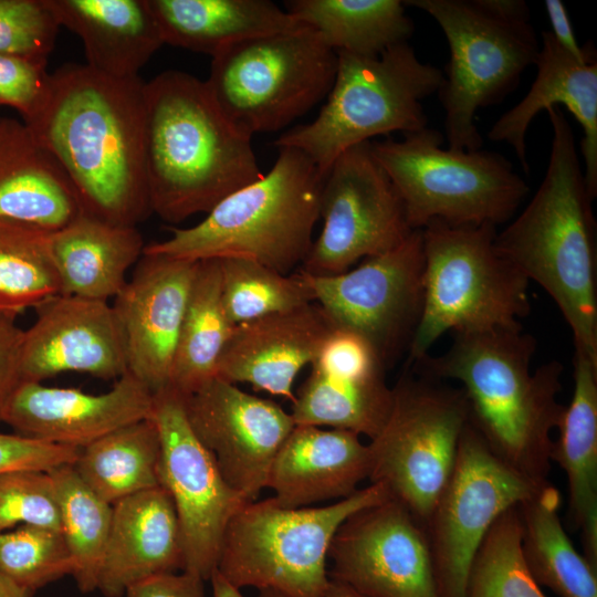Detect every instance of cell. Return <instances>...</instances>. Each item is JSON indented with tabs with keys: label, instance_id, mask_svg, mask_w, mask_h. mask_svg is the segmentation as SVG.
<instances>
[{
	"label": "cell",
	"instance_id": "836d02e7",
	"mask_svg": "<svg viewBox=\"0 0 597 597\" xmlns=\"http://www.w3.org/2000/svg\"><path fill=\"white\" fill-rule=\"evenodd\" d=\"M234 325L223 307L217 259L197 262L178 335L169 387L184 398L217 377Z\"/></svg>",
	"mask_w": 597,
	"mask_h": 597
},
{
	"label": "cell",
	"instance_id": "277c9868",
	"mask_svg": "<svg viewBox=\"0 0 597 597\" xmlns=\"http://www.w3.org/2000/svg\"><path fill=\"white\" fill-rule=\"evenodd\" d=\"M205 81L176 70L144 84V164L151 212L177 224L262 176L251 143Z\"/></svg>",
	"mask_w": 597,
	"mask_h": 597
},
{
	"label": "cell",
	"instance_id": "4316f807",
	"mask_svg": "<svg viewBox=\"0 0 597 597\" xmlns=\"http://www.w3.org/2000/svg\"><path fill=\"white\" fill-rule=\"evenodd\" d=\"M81 212L64 172L25 124L0 117V220L52 232Z\"/></svg>",
	"mask_w": 597,
	"mask_h": 597
},
{
	"label": "cell",
	"instance_id": "ee69618b",
	"mask_svg": "<svg viewBox=\"0 0 597 597\" xmlns=\"http://www.w3.org/2000/svg\"><path fill=\"white\" fill-rule=\"evenodd\" d=\"M80 450L19 433H0V474L18 470L50 471L73 464Z\"/></svg>",
	"mask_w": 597,
	"mask_h": 597
},
{
	"label": "cell",
	"instance_id": "8d00e7d4",
	"mask_svg": "<svg viewBox=\"0 0 597 597\" xmlns=\"http://www.w3.org/2000/svg\"><path fill=\"white\" fill-rule=\"evenodd\" d=\"M60 292L50 232L0 220V313L17 317Z\"/></svg>",
	"mask_w": 597,
	"mask_h": 597
},
{
	"label": "cell",
	"instance_id": "52a82bcc",
	"mask_svg": "<svg viewBox=\"0 0 597 597\" xmlns=\"http://www.w3.org/2000/svg\"><path fill=\"white\" fill-rule=\"evenodd\" d=\"M421 233L422 310L410 365L448 332L522 327L531 311L530 281L498 250L496 227L432 221Z\"/></svg>",
	"mask_w": 597,
	"mask_h": 597
},
{
	"label": "cell",
	"instance_id": "8992f818",
	"mask_svg": "<svg viewBox=\"0 0 597 597\" xmlns=\"http://www.w3.org/2000/svg\"><path fill=\"white\" fill-rule=\"evenodd\" d=\"M441 28L450 57L437 94L451 149H481L478 109L500 103L534 65L540 43L523 0H407Z\"/></svg>",
	"mask_w": 597,
	"mask_h": 597
},
{
	"label": "cell",
	"instance_id": "d6a6232c",
	"mask_svg": "<svg viewBox=\"0 0 597 597\" xmlns=\"http://www.w3.org/2000/svg\"><path fill=\"white\" fill-rule=\"evenodd\" d=\"M284 7L335 52L376 56L408 42L415 30L399 0H291Z\"/></svg>",
	"mask_w": 597,
	"mask_h": 597
},
{
	"label": "cell",
	"instance_id": "f6af8a7d",
	"mask_svg": "<svg viewBox=\"0 0 597 597\" xmlns=\"http://www.w3.org/2000/svg\"><path fill=\"white\" fill-rule=\"evenodd\" d=\"M23 336L15 317L0 313V422L13 392L21 384L20 349Z\"/></svg>",
	"mask_w": 597,
	"mask_h": 597
},
{
	"label": "cell",
	"instance_id": "7402d4cb",
	"mask_svg": "<svg viewBox=\"0 0 597 597\" xmlns=\"http://www.w3.org/2000/svg\"><path fill=\"white\" fill-rule=\"evenodd\" d=\"M153 408L154 394L128 371L101 394L21 381L2 422L19 434L82 449L114 430L150 418Z\"/></svg>",
	"mask_w": 597,
	"mask_h": 597
},
{
	"label": "cell",
	"instance_id": "7c38bea8",
	"mask_svg": "<svg viewBox=\"0 0 597 597\" xmlns=\"http://www.w3.org/2000/svg\"><path fill=\"white\" fill-rule=\"evenodd\" d=\"M469 422L462 388L423 373H405L392 387L381 430L368 442L370 483L384 485L423 526L453 470Z\"/></svg>",
	"mask_w": 597,
	"mask_h": 597
},
{
	"label": "cell",
	"instance_id": "7dc6e473",
	"mask_svg": "<svg viewBox=\"0 0 597 597\" xmlns=\"http://www.w3.org/2000/svg\"><path fill=\"white\" fill-rule=\"evenodd\" d=\"M544 7L551 24L549 33L563 50L580 61L595 55L593 46L578 44L567 9L561 0H545Z\"/></svg>",
	"mask_w": 597,
	"mask_h": 597
},
{
	"label": "cell",
	"instance_id": "1f68e13d",
	"mask_svg": "<svg viewBox=\"0 0 597 597\" xmlns=\"http://www.w3.org/2000/svg\"><path fill=\"white\" fill-rule=\"evenodd\" d=\"M561 504V492L551 482L517 504L526 565L540 586L559 597H597V567L569 540Z\"/></svg>",
	"mask_w": 597,
	"mask_h": 597
},
{
	"label": "cell",
	"instance_id": "5bb4252c",
	"mask_svg": "<svg viewBox=\"0 0 597 597\" xmlns=\"http://www.w3.org/2000/svg\"><path fill=\"white\" fill-rule=\"evenodd\" d=\"M321 232L301 270L335 275L358 262L401 244L413 231L387 172L370 142L341 154L323 176L320 195Z\"/></svg>",
	"mask_w": 597,
	"mask_h": 597
},
{
	"label": "cell",
	"instance_id": "8fae6325",
	"mask_svg": "<svg viewBox=\"0 0 597 597\" xmlns=\"http://www.w3.org/2000/svg\"><path fill=\"white\" fill-rule=\"evenodd\" d=\"M207 90L224 117L252 137L277 132L323 101L337 54L307 27L234 43L211 56Z\"/></svg>",
	"mask_w": 597,
	"mask_h": 597
},
{
	"label": "cell",
	"instance_id": "681fc988",
	"mask_svg": "<svg viewBox=\"0 0 597 597\" xmlns=\"http://www.w3.org/2000/svg\"><path fill=\"white\" fill-rule=\"evenodd\" d=\"M213 597H243L241 590L231 585L216 569L209 578Z\"/></svg>",
	"mask_w": 597,
	"mask_h": 597
},
{
	"label": "cell",
	"instance_id": "44dd1931",
	"mask_svg": "<svg viewBox=\"0 0 597 597\" xmlns=\"http://www.w3.org/2000/svg\"><path fill=\"white\" fill-rule=\"evenodd\" d=\"M35 310L21 342L22 381L42 383L63 373L108 380L127 373L121 328L107 301L56 294Z\"/></svg>",
	"mask_w": 597,
	"mask_h": 597
},
{
	"label": "cell",
	"instance_id": "f907efd6",
	"mask_svg": "<svg viewBox=\"0 0 597 597\" xmlns=\"http://www.w3.org/2000/svg\"><path fill=\"white\" fill-rule=\"evenodd\" d=\"M0 597H31V594L0 570Z\"/></svg>",
	"mask_w": 597,
	"mask_h": 597
},
{
	"label": "cell",
	"instance_id": "e575fe53",
	"mask_svg": "<svg viewBox=\"0 0 597 597\" xmlns=\"http://www.w3.org/2000/svg\"><path fill=\"white\" fill-rule=\"evenodd\" d=\"M160 437L150 418L122 427L80 450L72 464L82 481L113 505L160 486Z\"/></svg>",
	"mask_w": 597,
	"mask_h": 597
},
{
	"label": "cell",
	"instance_id": "603a6c76",
	"mask_svg": "<svg viewBox=\"0 0 597 597\" xmlns=\"http://www.w3.org/2000/svg\"><path fill=\"white\" fill-rule=\"evenodd\" d=\"M334 328L316 302L238 324L220 355L217 377L292 402L295 378Z\"/></svg>",
	"mask_w": 597,
	"mask_h": 597
},
{
	"label": "cell",
	"instance_id": "7bdbcfd3",
	"mask_svg": "<svg viewBox=\"0 0 597 597\" xmlns=\"http://www.w3.org/2000/svg\"><path fill=\"white\" fill-rule=\"evenodd\" d=\"M45 61L0 54V105L14 108L28 118L43 102L51 73Z\"/></svg>",
	"mask_w": 597,
	"mask_h": 597
},
{
	"label": "cell",
	"instance_id": "60d3db41",
	"mask_svg": "<svg viewBox=\"0 0 597 597\" xmlns=\"http://www.w3.org/2000/svg\"><path fill=\"white\" fill-rule=\"evenodd\" d=\"M17 525L61 531V515L48 471L18 470L0 474V533Z\"/></svg>",
	"mask_w": 597,
	"mask_h": 597
},
{
	"label": "cell",
	"instance_id": "ba28073f",
	"mask_svg": "<svg viewBox=\"0 0 597 597\" xmlns=\"http://www.w3.org/2000/svg\"><path fill=\"white\" fill-rule=\"evenodd\" d=\"M336 54L335 78L317 116L274 142L303 153L322 176L350 147L427 127L422 101L443 82V72L422 62L408 42L376 56Z\"/></svg>",
	"mask_w": 597,
	"mask_h": 597
},
{
	"label": "cell",
	"instance_id": "b9f144b4",
	"mask_svg": "<svg viewBox=\"0 0 597 597\" xmlns=\"http://www.w3.org/2000/svg\"><path fill=\"white\" fill-rule=\"evenodd\" d=\"M60 29L45 0H0V54L48 62Z\"/></svg>",
	"mask_w": 597,
	"mask_h": 597
},
{
	"label": "cell",
	"instance_id": "f1b7e54d",
	"mask_svg": "<svg viewBox=\"0 0 597 597\" xmlns=\"http://www.w3.org/2000/svg\"><path fill=\"white\" fill-rule=\"evenodd\" d=\"M573 380L552 462L566 475L569 523L579 532L583 555L597 567V363L574 350Z\"/></svg>",
	"mask_w": 597,
	"mask_h": 597
},
{
	"label": "cell",
	"instance_id": "d590c367",
	"mask_svg": "<svg viewBox=\"0 0 597 597\" xmlns=\"http://www.w3.org/2000/svg\"><path fill=\"white\" fill-rule=\"evenodd\" d=\"M48 472L57 498L61 531L73 561L71 576L82 593H92L97 589L113 505L94 493L72 464Z\"/></svg>",
	"mask_w": 597,
	"mask_h": 597
},
{
	"label": "cell",
	"instance_id": "d6986e66",
	"mask_svg": "<svg viewBox=\"0 0 597 597\" xmlns=\"http://www.w3.org/2000/svg\"><path fill=\"white\" fill-rule=\"evenodd\" d=\"M310 366L292 401L295 425L348 430L373 439L392 404L388 366L373 345L335 326Z\"/></svg>",
	"mask_w": 597,
	"mask_h": 597
},
{
	"label": "cell",
	"instance_id": "83f0119b",
	"mask_svg": "<svg viewBox=\"0 0 597 597\" xmlns=\"http://www.w3.org/2000/svg\"><path fill=\"white\" fill-rule=\"evenodd\" d=\"M61 28L76 34L93 70L138 77L164 44L146 0H45Z\"/></svg>",
	"mask_w": 597,
	"mask_h": 597
},
{
	"label": "cell",
	"instance_id": "d4e9b609",
	"mask_svg": "<svg viewBox=\"0 0 597 597\" xmlns=\"http://www.w3.org/2000/svg\"><path fill=\"white\" fill-rule=\"evenodd\" d=\"M369 472V447L359 434L295 425L273 461L268 488L281 506L306 507L352 495Z\"/></svg>",
	"mask_w": 597,
	"mask_h": 597
},
{
	"label": "cell",
	"instance_id": "9c48e42d",
	"mask_svg": "<svg viewBox=\"0 0 597 597\" xmlns=\"http://www.w3.org/2000/svg\"><path fill=\"white\" fill-rule=\"evenodd\" d=\"M391 499L379 483L322 506L283 507L271 496L245 503L230 520L217 570L238 589L282 597H325L328 552L342 523L355 512Z\"/></svg>",
	"mask_w": 597,
	"mask_h": 597
},
{
	"label": "cell",
	"instance_id": "ab89813d",
	"mask_svg": "<svg viewBox=\"0 0 597 597\" xmlns=\"http://www.w3.org/2000/svg\"><path fill=\"white\" fill-rule=\"evenodd\" d=\"M0 570L31 595L73 573L62 531L21 525L0 533Z\"/></svg>",
	"mask_w": 597,
	"mask_h": 597
},
{
	"label": "cell",
	"instance_id": "74e56055",
	"mask_svg": "<svg viewBox=\"0 0 597 597\" xmlns=\"http://www.w3.org/2000/svg\"><path fill=\"white\" fill-rule=\"evenodd\" d=\"M217 260L223 307L234 326L315 302L302 270L283 274L247 258Z\"/></svg>",
	"mask_w": 597,
	"mask_h": 597
},
{
	"label": "cell",
	"instance_id": "cb8c5ba5",
	"mask_svg": "<svg viewBox=\"0 0 597 597\" xmlns=\"http://www.w3.org/2000/svg\"><path fill=\"white\" fill-rule=\"evenodd\" d=\"M542 45L534 65L536 76L526 95L492 125L488 138L506 143L525 174L526 132L535 116L552 107L564 106L579 123L583 137L584 178L590 195L597 196V59L580 61L563 50L549 31H543Z\"/></svg>",
	"mask_w": 597,
	"mask_h": 597
},
{
	"label": "cell",
	"instance_id": "bcb514c9",
	"mask_svg": "<svg viewBox=\"0 0 597 597\" xmlns=\"http://www.w3.org/2000/svg\"><path fill=\"white\" fill-rule=\"evenodd\" d=\"M205 580L186 572L167 573L130 586L125 597H205Z\"/></svg>",
	"mask_w": 597,
	"mask_h": 597
},
{
	"label": "cell",
	"instance_id": "6da1fadb",
	"mask_svg": "<svg viewBox=\"0 0 597 597\" xmlns=\"http://www.w3.org/2000/svg\"><path fill=\"white\" fill-rule=\"evenodd\" d=\"M144 84L87 64L51 73L46 95L22 122L54 158L82 211L137 227L151 212L144 164Z\"/></svg>",
	"mask_w": 597,
	"mask_h": 597
},
{
	"label": "cell",
	"instance_id": "e0dca14e",
	"mask_svg": "<svg viewBox=\"0 0 597 597\" xmlns=\"http://www.w3.org/2000/svg\"><path fill=\"white\" fill-rule=\"evenodd\" d=\"M328 565L332 579L365 597H440L425 526L392 499L342 523Z\"/></svg>",
	"mask_w": 597,
	"mask_h": 597
},
{
	"label": "cell",
	"instance_id": "484cf974",
	"mask_svg": "<svg viewBox=\"0 0 597 597\" xmlns=\"http://www.w3.org/2000/svg\"><path fill=\"white\" fill-rule=\"evenodd\" d=\"M182 570V545L169 493L156 486L113 504L97 589L122 597L146 578Z\"/></svg>",
	"mask_w": 597,
	"mask_h": 597
},
{
	"label": "cell",
	"instance_id": "ac0fdd59",
	"mask_svg": "<svg viewBox=\"0 0 597 597\" xmlns=\"http://www.w3.org/2000/svg\"><path fill=\"white\" fill-rule=\"evenodd\" d=\"M184 398V397H182ZM188 422L228 484L254 501L295 422L275 401L219 377L184 398Z\"/></svg>",
	"mask_w": 597,
	"mask_h": 597
},
{
	"label": "cell",
	"instance_id": "ffe728a7",
	"mask_svg": "<svg viewBox=\"0 0 597 597\" xmlns=\"http://www.w3.org/2000/svg\"><path fill=\"white\" fill-rule=\"evenodd\" d=\"M198 261L143 253L112 305L127 371L154 395L169 387L178 335Z\"/></svg>",
	"mask_w": 597,
	"mask_h": 597
},
{
	"label": "cell",
	"instance_id": "4dcf8cb0",
	"mask_svg": "<svg viewBox=\"0 0 597 597\" xmlns=\"http://www.w3.org/2000/svg\"><path fill=\"white\" fill-rule=\"evenodd\" d=\"M164 44L211 56L247 39L305 27L268 0H146Z\"/></svg>",
	"mask_w": 597,
	"mask_h": 597
},
{
	"label": "cell",
	"instance_id": "f546056e",
	"mask_svg": "<svg viewBox=\"0 0 597 597\" xmlns=\"http://www.w3.org/2000/svg\"><path fill=\"white\" fill-rule=\"evenodd\" d=\"M145 245L137 227L113 224L82 211L66 226L50 232L60 294L114 298Z\"/></svg>",
	"mask_w": 597,
	"mask_h": 597
},
{
	"label": "cell",
	"instance_id": "9a60e30c",
	"mask_svg": "<svg viewBox=\"0 0 597 597\" xmlns=\"http://www.w3.org/2000/svg\"><path fill=\"white\" fill-rule=\"evenodd\" d=\"M303 273L332 323L368 341L387 366L408 352L422 310L421 230L343 273Z\"/></svg>",
	"mask_w": 597,
	"mask_h": 597
},
{
	"label": "cell",
	"instance_id": "4fadbf2b",
	"mask_svg": "<svg viewBox=\"0 0 597 597\" xmlns=\"http://www.w3.org/2000/svg\"><path fill=\"white\" fill-rule=\"evenodd\" d=\"M547 482L513 471L468 422L453 470L425 524L440 597H464L470 565L492 524Z\"/></svg>",
	"mask_w": 597,
	"mask_h": 597
},
{
	"label": "cell",
	"instance_id": "3957f363",
	"mask_svg": "<svg viewBox=\"0 0 597 597\" xmlns=\"http://www.w3.org/2000/svg\"><path fill=\"white\" fill-rule=\"evenodd\" d=\"M553 139L545 176L495 245L553 298L568 324L574 350L597 363V223L563 108L546 111Z\"/></svg>",
	"mask_w": 597,
	"mask_h": 597
},
{
	"label": "cell",
	"instance_id": "30bf717a",
	"mask_svg": "<svg viewBox=\"0 0 597 597\" xmlns=\"http://www.w3.org/2000/svg\"><path fill=\"white\" fill-rule=\"evenodd\" d=\"M443 140L427 126L402 139L370 142L410 228L421 230L432 221L498 227L513 219L528 186L512 163L495 151L443 148Z\"/></svg>",
	"mask_w": 597,
	"mask_h": 597
},
{
	"label": "cell",
	"instance_id": "2e32d148",
	"mask_svg": "<svg viewBox=\"0 0 597 597\" xmlns=\"http://www.w3.org/2000/svg\"><path fill=\"white\" fill-rule=\"evenodd\" d=\"M151 419L161 444L159 483L180 527L181 572L209 580L230 520L250 501L228 484L193 433L180 394L170 387L155 394Z\"/></svg>",
	"mask_w": 597,
	"mask_h": 597
},
{
	"label": "cell",
	"instance_id": "5b68a950",
	"mask_svg": "<svg viewBox=\"0 0 597 597\" xmlns=\"http://www.w3.org/2000/svg\"><path fill=\"white\" fill-rule=\"evenodd\" d=\"M322 181L303 153L281 147L266 174L227 196L197 224L170 227V237L146 244L144 253L189 261L247 258L290 274L312 247Z\"/></svg>",
	"mask_w": 597,
	"mask_h": 597
},
{
	"label": "cell",
	"instance_id": "7a4b0ae2",
	"mask_svg": "<svg viewBox=\"0 0 597 597\" xmlns=\"http://www.w3.org/2000/svg\"><path fill=\"white\" fill-rule=\"evenodd\" d=\"M536 341L522 327L454 333L441 355L411 366L460 384L469 422L490 451L513 471L548 481L553 432L565 405L558 401L564 367L557 360L532 370Z\"/></svg>",
	"mask_w": 597,
	"mask_h": 597
},
{
	"label": "cell",
	"instance_id": "c3c4849f",
	"mask_svg": "<svg viewBox=\"0 0 597 597\" xmlns=\"http://www.w3.org/2000/svg\"><path fill=\"white\" fill-rule=\"evenodd\" d=\"M256 597H282L271 590H260ZM325 597H365L348 585L331 578Z\"/></svg>",
	"mask_w": 597,
	"mask_h": 597
},
{
	"label": "cell",
	"instance_id": "f35d334b",
	"mask_svg": "<svg viewBox=\"0 0 597 597\" xmlns=\"http://www.w3.org/2000/svg\"><path fill=\"white\" fill-rule=\"evenodd\" d=\"M517 505L504 511L479 546L467 577L464 597H546L522 552Z\"/></svg>",
	"mask_w": 597,
	"mask_h": 597
}]
</instances>
